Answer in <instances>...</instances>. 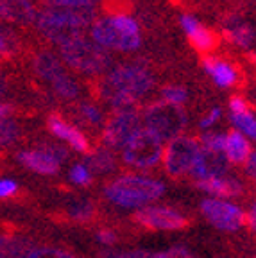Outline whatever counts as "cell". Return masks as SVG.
I'll return each instance as SVG.
<instances>
[{"mask_svg": "<svg viewBox=\"0 0 256 258\" xmlns=\"http://www.w3.org/2000/svg\"><path fill=\"white\" fill-rule=\"evenodd\" d=\"M144 120L147 129H151L161 140L168 142L179 137L188 124L186 111L179 104L167 101H158L149 104L144 111Z\"/></svg>", "mask_w": 256, "mask_h": 258, "instance_id": "cell-4", "label": "cell"}, {"mask_svg": "<svg viewBox=\"0 0 256 258\" xmlns=\"http://www.w3.org/2000/svg\"><path fill=\"white\" fill-rule=\"evenodd\" d=\"M247 172L251 174V176L256 177V153L249 156V160H247Z\"/></svg>", "mask_w": 256, "mask_h": 258, "instance_id": "cell-45", "label": "cell"}, {"mask_svg": "<svg viewBox=\"0 0 256 258\" xmlns=\"http://www.w3.org/2000/svg\"><path fill=\"white\" fill-rule=\"evenodd\" d=\"M36 29H38V32H40V36H43L47 41H52V43H57V45H67L68 41L84 36L81 27L65 24V22L57 20V18H54V16L47 15V13H43V11L38 13Z\"/></svg>", "mask_w": 256, "mask_h": 258, "instance_id": "cell-11", "label": "cell"}, {"mask_svg": "<svg viewBox=\"0 0 256 258\" xmlns=\"http://www.w3.org/2000/svg\"><path fill=\"white\" fill-rule=\"evenodd\" d=\"M32 249V240L0 222V258H24Z\"/></svg>", "mask_w": 256, "mask_h": 258, "instance_id": "cell-16", "label": "cell"}, {"mask_svg": "<svg viewBox=\"0 0 256 258\" xmlns=\"http://www.w3.org/2000/svg\"><path fill=\"white\" fill-rule=\"evenodd\" d=\"M92 36L99 45L104 48H115L122 52H131L140 47V34L138 36H125L116 29L111 16H104L93 22Z\"/></svg>", "mask_w": 256, "mask_h": 258, "instance_id": "cell-10", "label": "cell"}, {"mask_svg": "<svg viewBox=\"0 0 256 258\" xmlns=\"http://www.w3.org/2000/svg\"><path fill=\"white\" fill-rule=\"evenodd\" d=\"M16 160L20 161L24 167H27L29 170L36 174H43V176H54V174L59 172L61 167V163L56 158H52L50 154L43 153L40 149L20 151L16 154Z\"/></svg>", "mask_w": 256, "mask_h": 258, "instance_id": "cell-19", "label": "cell"}, {"mask_svg": "<svg viewBox=\"0 0 256 258\" xmlns=\"http://www.w3.org/2000/svg\"><path fill=\"white\" fill-rule=\"evenodd\" d=\"M201 212L217 230L222 231H236L247 222V215L238 206L219 199H203Z\"/></svg>", "mask_w": 256, "mask_h": 258, "instance_id": "cell-7", "label": "cell"}, {"mask_svg": "<svg viewBox=\"0 0 256 258\" xmlns=\"http://www.w3.org/2000/svg\"><path fill=\"white\" fill-rule=\"evenodd\" d=\"M86 169L95 174H106L116 169V158L109 147H99L93 153H88L84 158Z\"/></svg>", "mask_w": 256, "mask_h": 258, "instance_id": "cell-22", "label": "cell"}, {"mask_svg": "<svg viewBox=\"0 0 256 258\" xmlns=\"http://www.w3.org/2000/svg\"><path fill=\"white\" fill-rule=\"evenodd\" d=\"M152 85H154V77L145 69V64H118L100 85V95L111 99L116 93H124V95H129L135 101H138L152 88Z\"/></svg>", "mask_w": 256, "mask_h": 258, "instance_id": "cell-1", "label": "cell"}, {"mask_svg": "<svg viewBox=\"0 0 256 258\" xmlns=\"http://www.w3.org/2000/svg\"><path fill=\"white\" fill-rule=\"evenodd\" d=\"M116 254L118 253H115V251H111V249H104L99 253V258H115Z\"/></svg>", "mask_w": 256, "mask_h": 258, "instance_id": "cell-47", "label": "cell"}, {"mask_svg": "<svg viewBox=\"0 0 256 258\" xmlns=\"http://www.w3.org/2000/svg\"><path fill=\"white\" fill-rule=\"evenodd\" d=\"M133 221L138 222L140 226L147 230H165V231H176L183 230L190 224L188 219L177 210L165 208V206H147L138 212H135Z\"/></svg>", "mask_w": 256, "mask_h": 258, "instance_id": "cell-8", "label": "cell"}, {"mask_svg": "<svg viewBox=\"0 0 256 258\" xmlns=\"http://www.w3.org/2000/svg\"><path fill=\"white\" fill-rule=\"evenodd\" d=\"M24 50V41L11 27H0V63L13 61Z\"/></svg>", "mask_w": 256, "mask_h": 258, "instance_id": "cell-24", "label": "cell"}, {"mask_svg": "<svg viewBox=\"0 0 256 258\" xmlns=\"http://www.w3.org/2000/svg\"><path fill=\"white\" fill-rule=\"evenodd\" d=\"M203 147L210 151H224L226 147V135L222 133H204L203 138Z\"/></svg>", "mask_w": 256, "mask_h": 258, "instance_id": "cell-36", "label": "cell"}, {"mask_svg": "<svg viewBox=\"0 0 256 258\" xmlns=\"http://www.w3.org/2000/svg\"><path fill=\"white\" fill-rule=\"evenodd\" d=\"M252 258H256V256H252Z\"/></svg>", "mask_w": 256, "mask_h": 258, "instance_id": "cell-50", "label": "cell"}, {"mask_svg": "<svg viewBox=\"0 0 256 258\" xmlns=\"http://www.w3.org/2000/svg\"><path fill=\"white\" fill-rule=\"evenodd\" d=\"M106 198L124 208H138L165 194V185L149 177L122 176L111 181L104 190Z\"/></svg>", "mask_w": 256, "mask_h": 258, "instance_id": "cell-2", "label": "cell"}, {"mask_svg": "<svg viewBox=\"0 0 256 258\" xmlns=\"http://www.w3.org/2000/svg\"><path fill=\"white\" fill-rule=\"evenodd\" d=\"M197 188L203 192L212 194L215 198H236L242 194V185L236 179H228V177H210V179H199Z\"/></svg>", "mask_w": 256, "mask_h": 258, "instance_id": "cell-20", "label": "cell"}, {"mask_svg": "<svg viewBox=\"0 0 256 258\" xmlns=\"http://www.w3.org/2000/svg\"><path fill=\"white\" fill-rule=\"evenodd\" d=\"M41 11L47 15L54 16L57 20L65 22V24L76 25V27H88L90 24L97 20L99 15V8H92V6H61V4H48V2H40Z\"/></svg>", "mask_w": 256, "mask_h": 258, "instance_id": "cell-12", "label": "cell"}, {"mask_svg": "<svg viewBox=\"0 0 256 258\" xmlns=\"http://www.w3.org/2000/svg\"><path fill=\"white\" fill-rule=\"evenodd\" d=\"M52 88L61 99H67V101L77 99V97H79V92H81L77 81L74 79V77L68 76L67 72L61 74L59 77H56V79L52 81Z\"/></svg>", "mask_w": 256, "mask_h": 258, "instance_id": "cell-26", "label": "cell"}, {"mask_svg": "<svg viewBox=\"0 0 256 258\" xmlns=\"http://www.w3.org/2000/svg\"><path fill=\"white\" fill-rule=\"evenodd\" d=\"M36 149L43 151V153L50 154L52 158H56L57 161H65L68 158V151L65 149L61 144H56V142H50V140H40L36 144Z\"/></svg>", "mask_w": 256, "mask_h": 258, "instance_id": "cell-32", "label": "cell"}, {"mask_svg": "<svg viewBox=\"0 0 256 258\" xmlns=\"http://www.w3.org/2000/svg\"><path fill=\"white\" fill-rule=\"evenodd\" d=\"M220 118V109L219 108H213L212 111L208 113V117H204L203 120H201V129H208V127H212L213 124H215L217 120Z\"/></svg>", "mask_w": 256, "mask_h": 258, "instance_id": "cell-41", "label": "cell"}, {"mask_svg": "<svg viewBox=\"0 0 256 258\" xmlns=\"http://www.w3.org/2000/svg\"><path fill=\"white\" fill-rule=\"evenodd\" d=\"M20 185L13 179H0V201H18Z\"/></svg>", "mask_w": 256, "mask_h": 258, "instance_id": "cell-33", "label": "cell"}, {"mask_svg": "<svg viewBox=\"0 0 256 258\" xmlns=\"http://www.w3.org/2000/svg\"><path fill=\"white\" fill-rule=\"evenodd\" d=\"M226 156L229 161L235 163H244L251 156V144L245 140V137L240 131H229L226 135V147H224Z\"/></svg>", "mask_w": 256, "mask_h": 258, "instance_id": "cell-23", "label": "cell"}, {"mask_svg": "<svg viewBox=\"0 0 256 258\" xmlns=\"http://www.w3.org/2000/svg\"><path fill=\"white\" fill-rule=\"evenodd\" d=\"M13 88V83H11V76H6V74H0V97H6L9 95Z\"/></svg>", "mask_w": 256, "mask_h": 258, "instance_id": "cell-43", "label": "cell"}, {"mask_svg": "<svg viewBox=\"0 0 256 258\" xmlns=\"http://www.w3.org/2000/svg\"><path fill=\"white\" fill-rule=\"evenodd\" d=\"M61 59L76 72L90 74V76L106 72L111 64L108 48L84 36L61 45Z\"/></svg>", "mask_w": 256, "mask_h": 258, "instance_id": "cell-3", "label": "cell"}, {"mask_svg": "<svg viewBox=\"0 0 256 258\" xmlns=\"http://www.w3.org/2000/svg\"><path fill=\"white\" fill-rule=\"evenodd\" d=\"M203 69L212 76V79L215 81L220 88H229L236 83V72L231 64H228L226 61H220L217 57H204L203 59Z\"/></svg>", "mask_w": 256, "mask_h": 258, "instance_id": "cell-21", "label": "cell"}, {"mask_svg": "<svg viewBox=\"0 0 256 258\" xmlns=\"http://www.w3.org/2000/svg\"><path fill=\"white\" fill-rule=\"evenodd\" d=\"M93 215H95V206L88 199L74 201L67 210V217L74 222H88L93 219Z\"/></svg>", "mask_w": 256, "mask_h": 258, "instance_id": "cell-28", "label": "cell"}, {"mask_svg": "<svg viewBox=\"0 0 256 258\" xmlns=\"http://www.w3.org/2000/svg\"><path fill=\"white\" fill-rule=\"evenodd\" d=\"M38 18L32 0H0V22L20 27H31Z\"/></svg>", "mask_w": 256, "mask_h": 258, "instance_id": "cell-14", "label": "cell"}, {"mask_svg": "<svg viewBox=\"0 0 256 258\" xmlns=\"http://www.w3.org/2000/svg\"><path fill=\"white\" fill-rule=\"evenodd\" d=\"M31 69L40 79L50 81V83H52L56 77H59L61 74L67 72L63 63L59 61V57H57L54 52H50V50H47V48H41V50L32 52Z\"/></svg>", "mask_w": 256, "mask_h": 258, "instance_id": "cell-18", "label": "cell"}, {"mask_svg": "<svg viewBox=\"0 0 256 258\" xmlns=\"http://www.w3.org/2000/svg\"><path fill=\"white\" fill-rule=\"evenodd\" d=\"M6 160H8V158H6V154L0 151V172H4L6 167H8V165H6Z\"/></svg>", "mask_w": 256, "mask_h": 258, "instance_id": "cell-48", "label": "cell"}, {"mask_svg": "<svg viewBox=\"0 0 256 258\" xmlns=\"http://www.w3.org/2000/svg\"><path fill=\"white\" fill-rule=\"evenodd\" d=\"M231 120L242 133L256 140V118L251 113H236V115H231Z\"/></svg>", "mask_w": 256, "mask_h": 258, "instance_id": "cell-30", "label": "cell"}, {"mask_svg": "<svg viewBox=\"0 0 256 258\" xmlns=\"http://www.w3.org/2000/svg\"><path fill=\"white\" fill-rule=\"evenodd\" d=\"M22 140V127L16 120L0 118V147H11Z\"/></svg>", "mask_w": 256, "mask_h": 258, "instance_id": "cell-27", "label": "cell"}, {"mask_svg": "<svg viewBox=\"0 0 256 258\" xmlns=\"http://www.w3.org/2000/svg\"><path fill=\"white\" fill-rule=\"evenodd\" d=\"M115 258H165V253H152V251L135 249L127 253H118Z\"/></svg>", "mask_w": 256, "mask_h": 258, "instance_id": "cell-38", "label": "cell"}, {"mask_svg": "<svg viewBox=\"0 0 256 258\" xmlns=\"http://www.w3.org/2000/svg\"><path fill=\"white\" fill-rule=\"evenodd\" d=\"M201 147L196 138L190 137H176L168 142V147L163 154L165 170L168 176L181 177L192 169L194 161L199 154Z\"/></svg>", "mask_w": 256, "mask_h": 258, "instance_id": "cell-6", "label": "cell"}, {"mask_svg": "<svg viewBox=\"0 0 256 258\" xmlns=\"http://www.w3.org/2000/svg\"><path fill=\"white\" fill-rule=\"evenodd\" d=\"M161 97H163V101L167 102H174V104H183L186 101V97H188V92L183 88V86H174V85H168L161 90Z\"/></svg>", "mask_w": 256, "mask_h": 258, "instance_id": "cell-35", "label": "cell"}, {"mask_svg": "<svg viewBox=\"0 0 256 258\" xmlns=\"http://www.w3.org/2000/svg\"><path fill=\"white\" fill-rule=\"evenodd\" d=\"M77 117H81L86 124H90V125H100L102 124V113H100L93 104H86V102L79 106V113H77Z\"/></svg>", "mask_w": 256, "mask_h": 258, "instance_id": "cell-34", "label": "cell"}, {"mask_svg": "<svg viewBox=\"0 0 256 258\" xmlns=\"http://www.w3.org/2000/svg\"><path fill=\"white\" fill-rule=\"evenodd\" d=\"M138 129H140V117L135 109L116 111L115 117L104 125L102 140L109 149H122Z\"/></svg>", "mask_w": 256, "mask_h": 258, "instance_id": "cell-9", "label": "cell"}, {"mask_svg": "<svg viewBox=\"0 0 256 258\" xmlns=\"http://www.w3.org/2000/svg\"><path fill=\"white\" fill-rule=\"evenodd\" d=\"M97 240H99L100 244H104V246H113L116 242V235L113 233L111 230H100L99 233H97Z\"/></svg>", "mask_w": 256, "mask_h": 258, "instance_id": "cell-42", "label": "cell"}, {"mask_svg": "<svg viewBox=\"0 0 256 258\" xmlns=\"http://www.w3.org/2000/svg\"><path fill=\"white\" fill-rule=\"evenodd\" d=\"M16 111H18L16 106L9 104V102H0V118H6V117H9V115H15Z\"/></svg>", "mask_w": 256, "mask_h": 258, "instance_id": "cell-44", "label": "cell"}, {"mask_svg": "<svg viewBox=\"0 0 256 258\" xmlns=\"http://www.w3.org/2000/svg\"><path fill=\"white\" fill-rule=\"evenodd\" d=\"M245 224L251 226V230L256 233V212H251V214L247 215V222H245Z\"/></svg>", "mask_w": 256, "mask_h": 258, "instance_id": "cell-46", "label": "cell"}, {"mask_svg": "<svg viewBox=\"0 0 256 258\" xmlns=\"http://www.w3.org/2000/svg\"><path fill=\"white\" fill-rule=\"evenodd\" d=\"M222 32H224L226 40L238 45V47H249L252 43V40H254V31L247 24L228 25L226 29H222Z\"/></svg>", "mask_w": 256, "mask_h": 258, "instance_id": "cell-25", "label": "cell"}, {"mask_svg": "<svg viewBox=\"0 0 256 258\" xmlns=\"http://www.w3.org/2000/svg\"><path fill=\"white\" fill-rule=\"evenodd\" d=\"M165 258H197L188 247L184 246H174L172 249L165 251Z\"/></svg>", "mask_w": 256, "mask_h": 258, "instance_id": "cell-40", "label": "cell"}, {"mask_svg": "<svg viewBox=\"0 0 256 258\" xmlns=\"http://www.w3.org/2000/svg\"><path fill=\"white\" fill-rule=\"evenodd\" d=\"M47 127H48V131L54 135V137L68 142V144L72 145L76 151H79V153H83V154L90 153L88 138L84 137L83 131H81V129H77L76 125H70L68 122H65V118L61 117V115H57V113L48 115V117H47Z\"/></svg>", "mask_w": 256, "mask_h": 258, "instance_id": "cell-15", "label": "cell"}, {"mask_svg": "<svg viewBox=\"0 0 256 258\" xmlns=\"http://www.w3.org/2000/svg\"><path fill=\"white\" fill-rule=\"evenodd\" d=\"M70 181L79 186H88L90 183H92V172L84 165L77 163V165H74L72 169H70Z\"/></svg>", "mask_w": 256, "mask_h": 258, "instance_id": "cell-37", "label": "cell"}, {"mask_svg": "<svg viewBox=\"0 0 256 258\" xmlns=\"http://www.w3.org/2000/svg\"><path fill=\"white\" fill-rule=\"evenodd\" d=\"M252 212H256V205H254V208H252Z\"/></svg>", "mask_w": 256, "mask_h": 258, "instance_id": "cell-49", "label": "cell"}, {"mask_svg": "<svg viewBox=\"0 0 256 258\" xmlns=\"http://www.w3.org/2000/svg\"><path fill=\"white\" fill-rule=\"evenodd\" d=\"M229 109H231L233 115H236V113H249V104L245 99L235 95L229 99Z\"/></svg>", "mask_w": 256, "mask_h": 258, "instance_id": "cell-39", "label": "cell"}, {"mask_svg": "<svg viewBox=\"0 0 256 258\" xmlns=\"http://www.w3.org/2000/svg\"><path fill=\"white\" fill-rule=\"evenodd\" d=\"M181 25H183L184 32L188 34L190 43L194 45L197 52L206 54L217 47V34L213 31H210L208 27H204L196 16L183 15L181 16Z\"/></svg>", "mask_w": 256, "mask_h": 258, "instance_id": "cell-17", "label": "cell"}, {"mask_svg": "<svg viewBox=\"0 0 256 258\" xmlns=\"http://www.w3.org/2000/svg\"><path fill=\"white\" fill-rule=\"evenodd\" d=\"M113 22H115L116 29L125 34V36H138V24L133 20L131 16L122 15V13H116V16H111Z\"/></svg>", "mask_w": 256, "mask_h": 258, "instance_id": "cell-31", "label": "cell"}, {"mask_svg": "<svg viewBox=\"0 0 256 258\" xmlns=\"http://www.w3.org/2000/svg\"><path fill=\"white\" fill-rule=\"evenodd\" d=\"M24 258H77L70 251L63 249V247H52V246H41V247H32Z\"/></svg>", "mask_w": 256, "mask_h": 258, "instance_id": "cell-29", "label": "cell"}, {"mask_svg": "<svg viewBox=\"0 0 256 258\" xmlns=\"http://www.w3.org/2000/svg\"><path fill=\"white\" fill-rule=\"evenodd\" d=\"M229 167H231V161L224 151H210L203 147L190 170L199 181V179H210V177H222L229 172Z\"/></svg>", "mask_w": 256, "mask_h": 258, "instance_id": "cell-13", "label": "cell"}, {"mask_svg": "<svg viewBox=\"0 0 256 258\" xmlns=\"http://www.w3.org/2000/svg\"><path fill=\"white\" fill-rule=\"evenodd\" d=\"M122 149L127 165L135 169H152L163 156V140L151 129H138Z\"/></svg>", "mask_w": 256, "mask_h": 258, "instance_id": "cell-5", "label": "cell"}]
</instances>
